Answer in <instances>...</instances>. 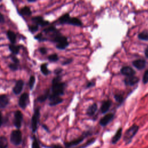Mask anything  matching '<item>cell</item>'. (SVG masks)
Segmentation results:
<instances>
[{"label":"cell","mask_w":148,"mask_h":148,"mask_svg":"<svg viewBox=\"0 0 148 148\" xmlns=\"http://www.w3.org/2000/svg\"><path fill=\"white\" fill-rule=\"evenodd\" d=\"M39 51L42 54H45L47 53V49L44 47H42L39 49Z\"/></svg>","instance_id":"38"},{"label":"cell","mask_w":148,"mask_h":148,"mask_svg":"<svg viewBox=\"0 0 148 148\" xmlns=\"http://www.w3.org/2000/svg\"><path fill=\"white\" fill-rule=\"evenodd\" d=\"M120 72L121 74L127 76V77L132 76L135 74V71L132 68L128 66H123V68H121Z\"/></svg>","instance_id":"13"},{"label":"cell","mask_w":148,"mask_h":148,"mask_svg":"<svg viewBox=\"0 0 148 148\" xmlns=\"http://www.w3.org/2000/svg\"><path fill=\"white\" fill-rule=\"evenodd\" d=\"M145 54L146 57L148 58V46L146 48V49L145 50Z\"/></svg>","instance_id":"44"},{"label":"cell","mask_w":148,"mask_h":148,"mask_svg":"<svg viewBox=\"0 0 148 148\" xmlns=\"http://www.w3.org/2000/svg\"><path fill=\"white\" fill-rule=\"evenodd\" d=\"M8 141L7 138L4 136H0V148H7Z\"/></svg>","instance_id":"25"},{"label":"cell","mask_w":148,"mask_h":148,"mask_svg":"<svg viewBox=\"0 0 148 148\" xmlns=\"http://www.w3.org/2000/svg\"><path fill=\"white\" fill-rule=\"evenodd\" d=\"M9 68L13 71H16L17 70H18V64H16L15 63H11L9 65Z\"/></svg>","instance_id":"34"},{"label":"cell","mask_w":148,"mask_h":148,"mask_svg":"<svg viewBox=\"0 0 148 148\" xmlns=\"http://www.w3.org/2000/svg\"><path fill=\"white\" fill-rule=\"evenodd\" d=\"M61 76L59 75L53 79L51 89V93L50 94L57 97H60L64 94L65 84V83L61 82Z\"/></svg>","instance_id":"1"},{"label":"cell","mask_w":148,"mask_h":148,"mask_svg":"<svg viewBox=\"0 0 148 148\" xmlns=\"http://www.w3.org/2000/svg\"><path fill=\"white\" fill-rule=\"evenodd\" d=\"M40 71L44 75H47L50 73V71L47 68V64L46 63L42 64L40 66Z\"/></svg>","instance_id":"26"},{"label":"cell","mask_w":148,"mask_h":148,"mask_svg":"<svg viewBox=\"0 0 148 148\" xmlns=\"http://www.w3.org/2000/svg\"><path fill=\"white\" fill-rule=\"evenodd\" d=\"M32 21L37 25H40L41 27H45L49 24L48 21L45 20L41 16H35L32 18Z\"/></svg>","instance_id":"9"},{"label":"cell","mask_w":148,"mask_h":148,"mask_svg":"<svg viewBox=\"0 0 148 148\" xmlns=\"http://www.w3.org/2000/svg\"><path fill=\"white\" fill-rule=\"evenodd\" d=\"M10 58L13 61V63H15L16 64H18L19 63V60L17 58V57L15 55H10Z\"/></svg>","instance_id":"37"},{"label":"cell","mask_w":148,"mask_h":148,"mask_svg":"<svg viewBox=\"0 0 148 148\" xmlns=\"http://www.w3.org/2000/svg\"><path fill=\"white\" fill-rule=\"evenodd\" d=\"M48 59L49 61H52V62H56L58 60V56L57 54L54 53V54H52L51 55H50L48 57Z\"/></svg>","instance_id":"30"},{"label":"cell","mask_w":148,"mask_h":148,"mask_svg":"<svg viewBox=\"0 0 148 148\" xmlns=\"http://www.w3.org/2000/svg\"><path fill=\"white\" fill-rule=\"evenodd\" d=\"M143 82L144 84H146L148 83V69L146 70L144 73L143 77Z\"/></svg>","instance_id":"36"},{"label":"cell","mask_w":148,"mask_h":148,"mask_svg":"<svg viewBox=\"0 0 148 148\" xmlns=\"http://www.w3.org/2000/svg\"><path fill=\"white\" fill-rule=\"evenodd\" d=\"M138 130L139 127L136 124H134L125 131L123 136V140L126 145L129 144L132 141V138L136 134Z\"/></svg>","instance_id":"3"},{"label":"cell","mask_w":148,"mask_h":148,"mask_svg":"<svg viewBox=\"0 0 148 148\" xmlns=\"http://www.w3.org/2000/svg\"><path fill=\"white\" fill-rule=\"evenodd\" d=\"M40 117V109L36 108L35 110L34 113L31 118V128L33 132H35L38 128V125Z\"/></svg>","instance_id":"5"},{"label":"cell","mask_w":148,"mask_h":148,"mask_svg":"<svg viewBox=\"0 0 148 148\" xmlns=\"http://www.w3.org/2000/svg\"><path fill=\"white\" fill-rule=\"evenodd\" d=\"M52 41L57 43L56 47L60 50L65 49L69 45L67 38L61 35L58 32L52 35Z\"/></svg>","instance_id":"2"},{"label":"cell","mask_w":148,"mask_h":148,"mask_svg":"<svg viewBox=\"0 0 148 148\" xmlns=\"http://www.w3.org/2000/svg\"><path fill=\"white\" fill-rule=\"evenodd\" d=\"M72 61V59H71V58H70V59H67V60H65L64 62H62V64L64 65H68V64H70Z\"/></svg>","instance_id":"39"},{"label":"cell","mask_w":148,"mask_h":148,"mask_svg":"<svg viewBox=\"0 0 148 148\" xmlns=\"http://www.w3.org/2000/svg\"><path fill=\"white\" fill-rule=\"evenodd\" d=\"M114 118L113 113H108L104 116L99 121V124L101 126H106Z\"/></svg>","instance_id":"10"},{"label":"cell","mask_w":148,"mask_h":148,"mask_svg":"<svg viewBox=\"0 0 148 148\" xmlns=\"http://www.w3.org/2000/svg\"><path fill=\"white\" fill-rule=\"evenodd\" d=\"M49 99L50 101L49 105L50 106H53L55 105H57L60 103H61L63 101V99L60 97L54 96L51 94H50L49 97Z\"/></svg>","instance_id":"12"},{"label":"cell","mask_w":148,"mask_h":148,"mask_svg":"<svg viewBox=\"0 0 148 148\" xmlns=\"http://www.w3.org/2000/svg\"><path fill=\"white\" fill-rule=\"evenodd\" d=\"M94 85V83L92 82H89L87 85V87H91V86H93Z\"/></svg>","instance_id":"45"},{"label":"cell","mask_w":148,"mask_h":148,"mask_svg":"<svg viewBox=\"0 0 148 148\" xmlns=\"http://www.w3.org/2000/svg\"><path fill=\"white\" fill-rule=\"evenodd\" d=\"M28 2H30V3H32V2H36V0H28L27 1Z\"/></svg>","instance_id":"46"},{"label":"cell","mask_w":148,"mask_h":148,"mask_svg":"<svg viewBox=\"0 0 148 148\" xmlns=\"http://www.w3.org/2000/svg\"><path fill=\"white\" fill-rule=\"evenodd\" d=\"M29 102V95L27 92H24L20 96L18 100V105L19 106L24 109L27 106Z\"/></svg>","instance_id":"8"},{"label":"cell","mask_w":148,"mask_h":148,"mask_svg":"<svg viewBox=\"0 0 148 148\" xmlns=\"http://www.w3.org/2000/svg\"><path fill=\"white\" fill-rule=\"evenodd\" d=\"M9 103V99L8 97L5 95H0V109L5 108L7 106V105Z\"/></svg>","instance_id":"16"},{"label":"cell","mask_w":148,"mask_h":148,"mask_svg":"<svg viewBox=\"0 0 148 148\" xmlns=\"http://www.w3.org/2000/svg\"><path fill=\"white\" fill-rule=\"evenodd\" d=\"M23 120V113H21V112L18 110H16L14 112V114L13 123H14V126L18 130L21 126Z\"/></svg>","instance_id":"6"},{"label":"cell","mask_w":148,"mask_h":148,"mask_svg":"<svg viewBox=\"0 0 148 148\" xmlns=\"http://www.w3.org/2000/svg\"><path fill=\"white\" fill-rule=\"evenodd\" d=\"M66 24H69L73 25H76V26L82 25V21L79 18H76V17H72V18L69 17Z\"/></svg>","instance_id":"20"},{"label":"cell","mask_w":148,"mask_h":148,"mask_svg":"<svg viewBox=\"0 0 148 148\" xmlns=\"http://www.w3.org/2000/svg\"><path fill=\"white\" fill-rule=\"evenodd\" d=\"M35 39H38L39 41H44V40H46V39L43 36V35L42 33H39V34H37L36 35H35Z\"/></svg>","instance_id":"35"},{"label":"cell","mask_w":148,"mask_h":148,"mask_svg":"<svg viewBox=\"0 0 148 148\" xmlns=\"http://www.w3.org/2000/svg\"><path fill=\"white\" fill-rule=\"evenodd\" d=\"M62 69L61 68H57V69L54 70V72L55 74H56L58 76L62 72Z\"/></svg>","instance_id":"40"},{"label":"cell","mask_w":148,"mask_h":148,"mask_svg":"<svg viewBox=\"0 0 148 148\" xmlns=\"http://www.w3.org/2000/svg\"><path fill=\"white\" fill-rule=\"evenodd\" d=\"M48 148H64V147L59 145H53L50 146V147H48Z\"/></svg>","instance_id":"42"},{"label":"cell","mask_w":148,"mask_h":148,"mask_svg":"<svg viewBox=\"0 0 148 148\" xmlns=\"http://www.w3.org/2000/svg\"><path fill=\"white\" fill-rule=\"evenodd\" d=\"M121 135H122V128H120L119 129L117 130V131H116L114 135L112 137V140H111L112 143L116 144L117 142H118V141L121 138Z\"/></svg>","instance_id":"17"},{"label":"cell","mask_w":148,"mask_h":148,"mask_svg":"<svg viewBox=\"0 0 148 148\" xmlns=\"http://www.w3.org/2000/svg\"><path fill=\"white\" fill-rule=\"evenodd\" d=\"M6 35L8 39L10 42L11 44L14 45V43L16 42V38H17L16 34L11 30H8L6 32Z\"/></svg>","instance_id":"18"},{"label":"cell","mask_w":148,"mask_h":148,"mask_svg":"<svg viewBox=\"0 0 148 148\" xmlns=\"http://www.w3.org/2000/svg\"><path fill=\"white\" fill-rule=\"evenodd\" d=\"M5 22V17L3 16V15L0 12V23H4Z\"/></svg>","instance_id":"41"},{"label":"cell","mask_w":148,"mask_h":148,"mask_svg":"<svg viewBox=\"0 0 148 148\" xmlns=\"http://www.w3.org/2000/svg\"><path fill=\"white\" fill-rule=\"evenodd\" d=\"M87 132H86V134H84V135H83L82 136L76 138V139H75L74 140H72L70 142H65L64 143V145L67 148H69V147H71L72 146H77L79 144H80L85 138V137L87 136Z\"/></svg>","instance_id":"7"},{"label":"cell","mask_w":148,"mask_h":148,"mask_svg":"<svg viewBox=\"0 0 148 148\" xmlns=\"http://www.w3.org/2000/svg\"><path fill=\"white\" fill-rule=\"evenodd\" d=\"M21 46L18 45H15L14 44H10L9 45V49L12 53L13 55H16L18 54L20 49Z\"/></svg>","instance_id":"23"},{"label":"cell","mask_w":148,"mask_h":148,"mask_svg":"<svg viewBox=\"0 0 148 148\" xmlns=\"http://www.w3.org/2000/svg\"><path fill=\"white\" fill-rule=\"evenodd\" d=\"M115 99L116 100L117 102L121 103L123 101V97L121 94H114V95Z\"/></svg>","instance_id":"33"},{"label":"cell","mask_w":148,"mask_h":148,"mask_svg":"<svg viewBox=\"0 0 148 148\" xmlns=\"http://www.w3.org/2000/svg\"><path fill=\"white\" fill-rule=\"evenodd\" d=\"M10 142L16 146L19 145L22 142V134L19 130L12 131L10 136Z\"/></svg>","instance_id":"4"},{"label":"cell","mask_w":148,"mask_h":148,"mask_svg":"<svg viewBox=\"0 0 148 148\" xmlns=\"http://www.w3.org/2000/svg\"><path fill=\"white\" fill-rule=\"evenodd\" d=\"M49 95H50V90H49V89H47L46 90V91L43 94L39 95L38 97L37 101L39 102H43L45 101L47 98H49Z\"/></svg>","instance_id":"22"},{"label":"cell","mask_w":148,"mask_h":148,"mask_svg":"<svg viewBox=\"0 0 148 148\" xmlns=\"http://www.w3.org/2000/svg\"><path fill=\"white\" fill-rule=\"evenodd\" d=\"M43 128H45V130H47V131H48V128H47V127H46V126H45V125H43Z\"/></svg>","instance_id":"47"},{"label":"cell","mask_w":148,"mask_h":148,"mask_svg":"<svg viewBox=\"0 0 148 148\" xmlns=\"http://www.w3.org/2000/svg\"><path fill=\"white\" fill-rule=\"evenodd\" d=\"M32 148H40V145L38 142V140L35 136H34L33 138V141L32 143Z\"/></svg>","instance_id":"32"},{"label":"cell","mask_w":148,"mask_h":148,"mask_svg":"<svg viewBox=\"0 0 148 148\" xmlns=\"http://www.w3.org/2000/svg\"><path fill=\"white\" fill-rule=\"evenodd\" d=\"M19 13L21 15L28 16L31 15L32 14V12L28 6H24L21 9V10L19 12Z\"/></svg>","instance_id":"24"},{"label":"cell","mask_w":148,"mask_h":148,"mask_svg":"<svg viewBox=\"0 0 148 148\" xmlns=\"http://www.w3.org/2000/svg\"><path fill=\"white\" fill-rule=\"evenodd\" d=\"M112 105V101L110 100H107L103 102L101 107V111L102 113H105L108 111Z\"/></svg>","instance_id":"19"},{"label":"cell","mask_w":148,"mask_h":148,"mask_svg":"<svg viewBox=\"0 0 148 148\" xmlns=\"http://www.w3.org/2000/svg\"><path fill=\"white\" fill-rule=\"evenodd\" d=\"M146 61L144 60H141V59H139V60H136L134 61H132V65L138 69L139 70H141L143 69V68H145V67L146 66Z\"/></svg>","instance_id":"15"},{"label":"cell","mask_w":148,"mask_h":148,"mask_svg":"<svg viewBox=\"0 0 148 148\" xmlns=\"http://www.w3.org/2000/svg\"><path fill=\"white\" fill-rule=\"evenodd\" d=\"M3 123V119H2V113L0 112V127L2 126Z\"/></svg>","instance_id":"43"},{"label":"cell","mask_w":148,"mask_h":148,"mask_svg":"<svg viewBox=\"0 0 148 148\" xmlns=\"http://www.w3.org/2000/svg\"><path fill=\"white\" fill-rule=\"evenodd\" d=\"M138 38L143 40H148V33L147 32H142L138 35Z\"/></svg>","instance_id":"29"},{"label":"cell","mask_w":148,"mask_h":148,"mask_svg":"<svg viewBox=\"0 0 148 148\" xmlns=\"http://www.w3.org/2000/svg\"><path fill=\"white\" fill-rule=\"evenodd\" d=\"M97 110V103H94L88 108L87 110V114L90 116H93L96 112Z\"/></svg>","instance_id":"21"},{"label":"cell","mask_w":148,"mask_h":148,"mask_svg":"<svg viewBox=\"0 0 148 148\" xmlns=\"http://www.w3.org/2000/svg\"><path fill=\"white\" fill-rule=\"evenodd\" d=\"M24 81L22 80H18L16 82L15 86L13 88V92L14 94H19L23 90L24 86Z\"/></svg>","instance_id":"11"},{"label":"cell","mask_w":148,"mask_h":148,"mask_svg":"<svg viewBox=\"0 0 148 148\" xmlns=\"http://www.w3.org/2000/svg\"><path fill=\"white\" fill-rule=\"evenodd\" d=\"M28 29H29V31L31 33H34V32H36V31L38 30L39 27H38V25L35 24V25H29Z\"/></svg>","instance_id":"31"},{"label":"cell","mask_w":148,"mask_h":148,"mask_svg":"<svg viewBox=\"0 0 148 148\" xmlns=\"http://www.w3.org/2000/svg\"><path fill=\"white\" fill-rule=\"evenodd\" d=\"M139 79L138 77L136 76H129L127 77L124 79V83L127 86H134L135 84L138 83L139 82Z\"/></svg>","instance_id":"14"},{"label":"cell","mask_w":148,"mask_h":148,"mask_svg":"<svg viewBox=\"0 0 148 148\" xmlns=\"http://www.w3.org/2000/svg\"><path fill=\"white\" fill-rule=\"evenodd\" d=\"M70 16L68 13H66L59 18V21L61 24H66Z\"/></svg>","instance_id":"27"},{"label":"cell","mask_w":148,"mask_h":148,"mask_svg":"<svg viewBox=\"0 0 148 148\" xmlns=\"http://www.w3.org/2000/svg\"><path fill=\"white\" fill-rule=\"evenodd\" d=\"M35 83V77L34 76L32 75V76H30L29 81H28V84H29V87L30 90L33 89Z\"/></svg>","instance_id":"28"}]
</instances>
